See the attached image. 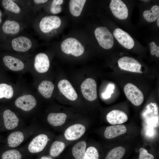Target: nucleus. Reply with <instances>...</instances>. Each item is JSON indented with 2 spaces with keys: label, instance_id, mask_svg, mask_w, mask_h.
Wrapping results in <instances>:
<instances>
[{
  "label": "nucleus",
  "instance_id": "obj_21",
  "mask_svg": "<svg viewBox=\"0 0 159 159\" xmlns=\"http://www.w3.org/2000/svg\"><path fill=\"white\" fill-rule=\"evenodd\" d=\"M67 116L62 113H51L48 116L47 120L52 126L57 127L63 125L65 122Z\"/></svg>",
  "mask_w": 159,
  "mask_h": 159
},
{
  "label": "nucleus",
  "instance_id": "obj_3",
  "mask_svg": "<svg viewBox=\"0 0 159 159\" xmlns=\"http://www.w3.org/2000/svg\"><path fill=\"white\" fill-rule=\"evenodd\" d=\"M26 26L22 21L8 18L0 26V42L19 35Z\"/></svg>",
  "mask_w": 159,
  "mask_h": 159
},
{
  "label": "nucleus",
  "instance_id": "obj_30",
  "mask_svg": "<svg viewBox=\"0 0 159 159\" xmlns=\"http://www.w3.org/2000/svg\"><path fill=\"white\" fill-rule=\"evenodd\" d=\"M22 155L20 152L16 150H7L2 154V159H21Z\"/></svg>",
  "mask_w": 159,
  "mask_h": 159
},
{
  "label": "nucleus",
  "instance_id": "obj_19",
  "mask_svg": "<svg viewBox=\"0 0 159 159\" xmlns=\"http://www.w3.org/2000/svg\"><path fill=\"white\" fill-rule=\"evenodd\" d=\"M3 116L4 125L7 129H13L18 125L19 118L15 114L10 110H4Z\"/></svg>",
  "mask_w": 159,
  "mask_h": 159
},
{
  "label": "nucleus",
  "instance_id": "obj_20",
  "mask_svg": "<svg viewBox=\"0 0 159 159\" xmlns=\"http://www.w3.org/2000/svg\"><path fill=\"white\" fill-rule=\"evenodd\" d=\"M127 129L123 125H117L107 127L105 131L104 135L107 139H112L125 133Z\"/></svg>",
  "mask_w": 159,
  "mask_h": 159
},
{
  "label": "nucleus",
  "instance_id": "obj_16",
  "mask_svg": "<svg viewBox=\"0 0 159 159\" xmlns=\"http://www.w3.org/2000/svg\"><path fill=\"white\" fill-rule=\"evenodd\" d=\"M58 88L61 93L69 100L74 101L77 97V95L72 86L67 80L60 81L58 84Z\"/></svg>",
  "mask_w": 159,
  "mask_h": 159
},
{
  "label": "nucleus",
  "instance_id": "obj_7",
  "mask_svg": "<svg viewBox=\"0 0 159 159\" xmlns=\"http://www.w3.org/2000/svg\"><path fill=\"white\" fill-rule=\"evenodd\" d=\"M124 90L127 99L133 105L139 106L143 102L144 97L143 92L133 84H126L124 87Z\"/></svg>",
  "mask_w": 159,
  "mask_h": 159
},
{
  "label": "nucleus",
  "instance_id": "obj_35",
  "mask_svg": "<svg viewBox=\"0 0 159 159\" xmlns=\"http://www.w3.org/2000/svg\"><path fill=\"white\" fill-rule=\"evenodd\" d=\"M150 53L151 55L154 54L157 57H159V47L155 43L153 42H152L150 44Z\"/></svg>",
  "mask_w": 159,
  "mask_h": 159
},
{
  "label": "nucleus",
  "instance_id": "obj_25",
  "mask_svg": "<svg viewBox=\"0 0 159 159\" xmlns=\"http://www.w3.org/2000/svg\"><path fill=\"white\" fill-rule=\"evenodd\" d=\"M86 143L81 141L76 143L73 147L72 152L75 159H83L86 151Z\"/></svg>",
  "mask_w": 159,
  "mask_h": 159
},
{
  "label": "nucleus",
  "instance_id": "obj_18",
  "mask_svg": "<svg viewBox=\"0 0 159 159\" xmlns=\"http://www.w3.org/2000/svg\"><path fill=\"white\" fill-rule=\"evenodd\" d=\"M107 121L112 125H119L126 122L128 120L127 114L121 110H115L109 112L106 117Z\"/></svg>",
  "mask_w": 159,
  "mask_h": 159
},
{
  "label": "nucleus",
  "instance_id": "obj_4",
  "mask_svg": "<svg viewBox=\"0 0 159 159\" xmlns=\"http://www.w3.org/2000/svg\"><path fill=\"white\" fill-rule=\"evenodd\" d=\"M61 23L59 17L51 15L45 16L39 20L36 18L33 22V26L37 33L46 34L59 28Z\"/></svg>",
  "mask_w": 159,
  "mask_h": 159
},
{
  "label": "nucleus",
  "instance_id": "obj_13",
  "mask_svg": "<svg viewBox=\"0 0 159 159\" xmlns=\"http://www.w3.org/2000/svg\"><path fill=\"white\" fill-rule=\"evenodd\" d=\"M113 35L119 43L126 48L130 49L133 47L134 41L127 32L117 28L114 30Z\"/></svg>",
  "mask_w": 159,
  "mask_h": 159
},
{
  "label": "nucleus",
  "instance_id": "obj_6",
  "mask_svg": "<svg viewBox=\"0 0 159 159\" xmlns=\"http://www.w3.org/2000/svg\"><path fill=\"white\" fill-rule=\"evenodd\" d=\"M95 37L100 45L103 48L109 49L113 46V36L109 30L105 27H99L94 32Z\"/></svg>",
  "mask_w": 159,
  "mask_h": 159
},
{
  "label": "nucleus",
  "instance_id": "obj_15",
  "mask_svg": "<svg viewBox=\"0 0 159 159\" xmlns=\"http://www.w3.org/2000/svg\"><path fill=\"white\" fill-rule=\"evenodd\" d=\"M50 66V62L48 56L43 53L37 54L34 59V67L38 72H47Z\"/></svg>",
  "mask_w": 159,
  "mask_h": 159
},
{
  "label": "nucleus",
  "instance_id": "obj_17",
  "mask_svg": "<svg viewBox=\"0 0 159 159\" xmlns=\"http://www.w3.org/2000/svg\"><path fill=\"white\" fill-rule=\"evenodd\" d=\"M2 60L6 67L13 71L21 70L25 67L24 62L21 60L11 55H4L2 58Z\"/></svg>",
  "mask_w": 159,
  "mask_h": 159
},
{
  "label": "nucleus",
  "instance_id": "obj_9",
  "mask_svg": "<svg viewBox=\"0 0 159 159\" xmlns=\"http://www.w3.org/2000/svg\"><path fill=\"white\" fill-rule=\"evenodd\" d=\"M119 67L121 69L133 72L142 73L141 71V64L134 58L124 57L118 61Z\"/></svg>",
  "mask_w": 159,
  "mask_h": 159
},
{
  "label": "nucleus",
  "instance_id": "obj_8",
  "mask_svg": "<svg viewBox=\"0 0 159 159\" xmlns=\"http://www.w3.org/2000/svg\"><path fill=\"white\" fill-rule=\"evenodd\" d=\"M81 92L84 97L87 100L92 101L97 97V84L91 78L85 80L81 85Z\"/></svg>",
  "mask_w": 159,
  "mask_h": 159
},
{
  "label": "nucleus",
  "instance_id": "obj_2",
  "mask_svg": "<svg viewBox=\"0 0 159 159\" xmlns=\"http://www.w3.org/2000/svg\"><path fill=\"white\" fill-rule=\"evenodd\" d=\"M36 46L34 41L29 37L19 35L1 42L0 50L11 49L18 52H24Z\"/></svg>",
  "mask_w": 159,
  "mask_h": 159
},
{
  "label": "nucleus",
  "instance_id": "obj_31",
  "mask_svg": "<svg viewBox=\"0 0 159 159\" xmlns=\"http://www.w3.org/2000/svg\"><path fill=\"white\" fill-rule=\"evenodd\" d=\"M99 155L95 147L90 146L86 150L83 159H99Z\"/></svg>",
  "mask_w": 159,
  "mask_h": 159
},
{
  "label": "nucleus",
  "instance_id": "obj_10",
  "mask_svg": "<svg viewBox=\"0 0 159 159\" xmlns=\"http://www.w3.org/2000/svg\"><path fill=\"white\" fill-rule=\"evenodd\" d=\"M110 8L114 15L122 20L126 19L128 16V10L126 5L120 0H112Z\"/></svg>",
  "mask_w": 159,
  "mask_h": 159
},
{
  "label": "nucleus",
  "instance_id": "obj_29",
  "mask_svg": "<svg viewBox=\"0 0 159 159\" xmlns=\"http://www.w3.org/2000/svg\"><path fill=\"white\" fill-rule=\"evenodd\" d=\"M125 153V149L120 146L115 148L110 151L105 159H121Z\"/></svg>",
  "mask_w": 159,
  "mask_h": 159
},
{
  "label": "nucleus",
  "instance_id": "obj_22",
  "mask_svg": "<svg viewBox=\"0 0 159 159\" xmlns=\"http://www.w3.org/2000/svg\"><path fill=\"white\" fill-rule=\"evenodd\" d=\"M54 88V85L52 82L44 81L39 85L38 90L43 96L45 98H49L52 95Z\"/></svg>",
  "mask_w": 159,
  "mask_h": 159
},
{
  "label": "nucleus",
  "instance_id": "obj_32",
  "mask_svg": "<svg viewBox=\"0 0 159 159\" xmlns=\"http://www.w3.org/2000/svg\"><path fill=\"white\" fill-rule=\"evenodd\" d=\"M63 2L62 0H54L52 1L50 8V11L53 14L60 13L62 10L61 5Z\"/></svg>",
  "mask_w": 159,
  "mask_h": 159
},
{
  "label": "nucleus",
  "instance_id": "obj_28",
  "mask_svg": "<svg viewBox=\"0 0 159 159\" xmlns=\"http://www.w3.org/2000/svg\"><path fill=\"white\" fill-rule=\"evenodd\" d=\"M65 147V144L62 142L54 141L52 144L50 149V155L53 157L58 156L63 151Z\"/></svg>",
  "mask_w": 159,
  "mask_h": 159
},
{
  "label": "nucleus",
  "instance_id": "obj_11",
  "mask_svg": "<svg viewBox=\"0 0 159 159\" xmlns=\"http://www.w3.org/2000/svg\"><path fill=\"white\" fill-rule=\"evenodd\" d=\"M16 106L24 111H29L36 106L37 101L32 95L28 94L20 96L15 101Z\"/></svg>",
  "mask_w": 159,
  "mask_h": 159
},
{
  "label": "nucleus",
  "instance_id": "obj_26",
  "mask_svg": "<svg viewBox=\"0 0 159 159\" xmlns=\"http://www.w3.org/2000/svg\"><path fill=\"white\" fill-rule=\"evenodd\" d=\"M143 16L147 21L152 22L155 21L159 16V6L154 5L150 10H145L143 13Z\"/></svg>",
  "mask_w": 159,
  "mask_h": 159
},
{
  "label": "nucleus",
  "instance_id": "obj_34",
  "mask_svg": "<svg viewBox=\"0 0 159 159\" xmlns=\"http://www.w3.org/2000/svg\"><path fill=\"white\" fill-rule=\"evenodd\" d=\"M114 85L113 84H109L107 86L105 91L102 93L103 97L105 99L110 98L111 94L114 92Z\"/></svg>",
  "mask_w": 159,
  "mask_h": 159
},
{
  "label": "nucleus",
  "instance_id": "obj_38",
  "mask_svg": "<svg viewBox=\"0 0 159 159\" xmlns=\"http://www.w3.org/2000/svg\"><path fill=\"white\" fill-rule=\"evenodd\" d=\"M157 24L158 26L159 27V18H158L157 20Z\"/></svg>",
  "mask_w": 159,
  "mask_h": 159
},
{
  "label": "nucleus",
  "instance_id": "obj_23",
  "mask_svg": "<svg viewBox=\"0 0 159 159\" xmlns=\"http://www.w3.org/2000/svg\"><path fill=\"white\" fill-rule=\"evenodd\" d=\"M24 136L21 132L16 131L10 134L7 138V143L9 146L14 148L19 146L23 141Z\"/></svg>",
  "mask_w": 159,
  "mask_h": 159
},
{
  "label": "nucleus",
  "instance_id": "obj_33",
  "mask_svg": "<svg viewBox=\"0 0 159 159\" xmlns=\"http://www.w3.org/2000/svg\"><path fill=\"white\" fill-rule=\"evenodd\" d=\"M139 159H154V156L148 153L147 151L143 148L139 150Z\"/></svg>",
  "mask_w": 159,
  "mask_h": 159
},
{
  "label": "nucleus",
  "instance_id": "obj_24",
  "mask_svg": "<svg viewBox=\"0 0 159 159\" xmlns=\"http://www.w3.org/2000/svg\"><path fill=\"white\" fill-rule=\"evenodd\" d=\"M86 1L85 0H70L69 9L71 14L76 17L80 16Z\"/></svg>",
  "mask_w": 159,
  "mask_h": 159
},
{
  "label": "nucleus",
  "instance_id": "obj_27",
  "mask_svg": "<svg viewBox=\"0 0 159 159\" xmlns=\"http://www.w3.org/2000/svg\"><path fill=\"white\" fill-rule=\"evenodd\" d=\"M13 94V89L11 85L6 83H0V99L3 98L10 99Z\"/></svg>",
  "mask_w": 159,
  "mask_h": 159
},
{
  "label": "nucleus",
  "instance_id": "obj_12",
  "mask_svg": "<svg viewBox=\"0 0 159 159\" xmlns=\"http://www.w3.org/2000/svg\"><path fill=\"white\" fill-rule=\"evenodd\" d=\"M48 140L47 136L40 134L35 137L30 143L29 151L32 153H36L42 151L46 145Z\"/></svg>",
  "mask_w": 159,
  "mask_h": 159
},
{
  "label": "nucleus",
  "instance_id": "obj_5",
  "mask_svg": "<svg viewBox=\"0 0 159 159\" xmlns=\"http://www.w3.org/2000/svg\"><path fill=\"white\" fill-rule=\"evenodd\" d=\"M62 51L64 53L71 54L76 57L82 55L84 49L80 42L74 38H67L62 43L61 45Z\"/></svg>",
  "mask_w": 159,
  "mask_h": 159
},
{
  "label": "nucleus",
  "instance_id": "obj_1",
  "mask_svg": "<svg viewBox=\"0 0 159 159\" xmlns=\"http://www.w3.org/2000/svg\"><path fill=\"white\" fill-rule=\"evenodd\" d=\"M0 3L8 18L21 21L32 9L31 4L23 1L3 0Z\"/></svg>",
  "mask_w": 159,
  "mask_h": 159
},
{
  "label": "nucleus",
  "instance_id": "obj_14",
  "mask_svg": "<svg viewBox=\"0 0 159 159\" xmlns=\"http://www.w3.org/2000/svg\"><path fill=\"white\" fill-rule=\"evenodd\" d=\"M85 130V127L82 125L80 124H74L66 129L64 136L68 140H75L79 138L84 134Z\"/></svg>",
  "mask_w": 159,
  "mask_h": 159
},
{
  "label": "nucleus",
  "instance_id": "obj_37",
  "mask_svg": "<svg viewBox=\"0 0 159 159\" xmlns=\"http://www.w3.org/2000/svg\"><path fill=\"white\" fill-rule=\"evenodd\" d=\"M40 159H52L50 157L47 156H43Z\"/></svg>",
  "mask_w": 159,
  "mask_h": 159
},
{
  "label": "nucleus",
  "instance_id": "obj_36",
  "mask_svg": "<svg viewBox=\"0 0 159 159\" xmlns=\"http://www.w3.org/2000/svg\"><path fill=\"white\" fill-rule=\"evenodd\" d=\"M3 14L2 11L0 9V26L2 24L3 21L2 19Z\"/></svg>",
  "mask_w": 159,
  "mask_h": 159
}]
</instances>
